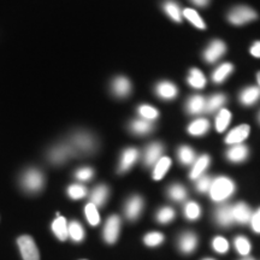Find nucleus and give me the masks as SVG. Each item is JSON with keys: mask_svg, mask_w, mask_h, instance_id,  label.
I'll use <instances>...</instances> for the list:
<instances>
[{"mask_svg": "<svg viewBox=\"0 0 260 260\" xmlns=\"http://www.w3.org/2000/svg\"><path fill=\"white\" fill-rule=\"evenodd\" d=\"M235 190V184L228 177H218L212 182L210 188V197L214 201H224Z\"/></svg>", "mask_w": 260, "mask_h": 260, "instance_id": "1", "label": "nucleus"}, {"mask_svg": "<svg viewBox=\"0 0 260 260\" xmlns=\"http://www.w3.org/2000/svg\"><path fill=\"white\" fill-rule=\"evenodd\" d=\"M69 144L74 152L79 153H90L95 149V140L88 133H76L73 135Z\"/></svg>", "mask_w": 260, "mask_h": 260, "instance_id": "2", "label": "nucleus"}, {"mask_svg": "<svg viewBox=\"0 0 260 260\" xmlns=\"http://www.w3.org/2000/svg\"><path fill=\"white\" fill-rule=\"evenodd\" d=\"M258 18V14L248 6H236L228 15V19L234 25H243Z\"/></svg>", "mask_w": 260, "mask_h": 260, "instance_id": "3", "label": "nucleus"}, {"mask_svg": "<svg viewBox=\"0 0 260 260\" xmlns=\"http://www.w3.org/2000/svg\"><path fill=\"white\" fill-rule=\"evenodd\" d=\"M44 184V175L39 170H35V169L25 171L23 176H22V186L29 193H38L42 189Z\"/></svg>", "mask_w": 260, "mask_h": 260, "instance_id": "4", "label": "nucleus"}, {"mask_svg": "<svg viewBox=\"0 0 260 260\" xmlns=\"http://www.w3.org/2000/svg\"><path fill=\"white\" fill-rule=\"evenodd\" d=\"M17 243L23 260H40L38 247L30 236H21Z\"/></svg>", "mask_w": 260, "mask_h": 260, "instance_id": "5", "label": "nucleus"}, {"mask_svg": "<svg viewBox=\"0 0 260 260\" xmlns=\"http://www.w3.org/2000/svg\"><path fill=\"white\" fill-rule=\"evenodd\" d=\"M119 229H121V219L118 216H111L106 220L104 228V239L107 243H115L118 239Z\"/></svg>", "mask_w": 260, "mask_h": 260, "instance_id": "6", "label": "nucleus"}, {"mask_svg": "<svg viewBox=\"0 0 260 260\" xmlns=\"http://www.w3.org/2000/svg\"><path fill=\"white\" fill-rule=\"evenodd\" d=\"M75 154L73 147L70 144H60L51 149L50 152V160L53 164H63L64 161L68 160V158Z\"/></svg>", "mask_w": 260, "mask_h": 260, "instance_id": "7", "label": "nucleus"}, {"mask_svg": "<svg viewBox=\"0 0 260 260\" xmlns=\"http://www.w3.org/2000/svg\"><path fill=\"white\" fill-rule=\"evenodd\" d=\"M225 44L220 40H214L210 44V46L204 52V59L207 63H214L225 53Z\"/></svg>", "mask_w": 260, "mask_h": 260, "instance_id": "8", "label": "nucleus"}, {"mask_svg": "<svg viewBox=\"0 0 260 260\" xmlns=\"http://www.w3.org/2000/svg\"><path fill=\"white\" fill-rule=\"evenodd\" d=\"M249 132H251V128L247 124L236 126V128H234L232 132L226 135L225 142L228 145H240L242 141H245V140L248 138Z\"/></svg>", "mask_w": 260, "mask_h": 260, "instance_id": "9", "label": "nucleus"}, {"mask_svg": "<svg viewBox=\"0 0 260 260\" xmlns=\"http://www.w3.org/2000/svg\"><path fill=\"white\" fill-rule=\"evenodd\" d=\"M144 209V200L139 195L132 197L125 205V214L130 220H135L139 218V216Z\"/></svg>", "mask_w": 260, "mask_h": 260, "instance_id": "10", "label": "nucleus"}, {"mask_svg": "<svg viewBox=\"0 0 260 260\" xmlns=\"http://www.w3.org/2000/svg\"><path fill=\"white\" fill-rule=\"evenodd\" d=\"M233 216L234 222L247 224L251 222L252 212L251 209L248 207V205H246L245 203H239L233 206Z\"/></svg>", "mask_w": 260, "mask_h": 260, "instance_id": "11", "label": "nucleus"}, {"mask_svg": "<svg viewBox=\"0 0 260 260\" xmlns=\"http://www.w3.org/2000/svg\"><path fill=\"white\" fill-rule=\"evenodd\" d=\"M139 158V151L136 148H126L122 153L121 161H119V172H126L135 164Z\"/></svg>", "mask_w": 260, "mask_h": 260, "instance_id": "12", "label": "nucleus"}, {"mask_svg": "<svg viewBox=\"0 0 260 260\" xmlns=\"http://www.w3.org/2000/svg\"><path fill=\"white\" fill-rule=\"evenodd\" d=\"M155 93H157V95L159 98H161V99L172 100L177 96L178 90L177 87L175 86L174 83L164 81V82L157 84V87H155Z\"/></svg>", "mask_w": 260, "mask_h": 260, "instance_id": "13", "label": "nucleus"}, {"mask_svg": "<svg viewBox=\"0 0 260 260\" xmlns=\"http://www.w3.org/2000/svg\"><path fill=\"white\" fill-rule=\"evenodd\" d=\"M112 90L116 96L125 98L132 92V84H130V81L126 77L118 76L113 81Z\"/></svg>", "mask_w": 260, "mask_h": 260, "instance_id": "14", "label": "nucleus"}, {"mask_svg": "<svg viewBox=\"0 0 260 260\" xmlns=\"http://www.w3.org/2000/svg\"><path fill=\"white\" fill-rule=\"evenodd\" d=\"M162 152V145L159 142H153L146 148L145 152V164L147 167H152V165L157 164V161L160 159Z\"/></svg>", "mask_w": 260, "mask_h": 260, "instance_id": "15", "label": "nucleus"}, {"mask_svg": "<svg viewBox=\"0 0 260 260\" xmlns=\"http://www.w3.org/2000/svg\"><path fill=\"white\" fill-rule=\"evenodd\" d=\"M178 245H180L181 251L183 253H186V254L194 252L195 248H197V245H198L197 235H195L194 233H190V232L184 233L183 235L180 237Z\"/></svg>", "mask_w": 260, "mask_h": 260, "instance_id": "16", "label": "nucleus"}, {"mask_svg": "<svg viewBox=\"0 0 260 260\" xmlns=\"http://www.w3.org/2000/svg\"><path fill=\"white\" fill-rule=\"evenodd\" d=\"M259 98H260V88L259 87H254V86L247 87V88L243 89L241 94H240V100H241V103L246 106L254 105V104L259 100Z\"/></svg>", "mask_w": 260, "mask_h": 260, "instance_id": "17", "label": "nucleus"}, {"mask_svg": "<svg viewBox=\"0 0 260 260\" xmlns=\"http://www.w3.org/2000/svg\"><path fill=\"white\" fill-rule=\"evenodd\" d=\"M248 157V148L243 145H235L226 152V158L233 162L245 161Z\"/></svg>", "mask_w": 260, "mask_h": 260, "instance_id": "18", "label": "nucleus"}, {"mask_svg": "<svg viewBox=\"0 0 260 260\" xmlns=\"http://www.w3.org/2000/svg\"><path fill=\"white\" fill-rule=\"evenodd\" d=\"M216 219L219 225L229 226L234 223V216H233V206L229 205H224V206L219 207L216 212Z\"/></svg>", "mask_w": 260, "mask_h": 260, "instance_id": "19", "label": "nucleus"}, {"mask_svg": "<svg viewBox=\"0 0 260 260\" xmlns=\"http://www.w3.org/2000/svg\"><path fill=\"white\" fill-rule=\"evenodd\" d=\"M68 225L69 224L67 223V219L64 217H58L57 219L53 220L52 223V232H53L54 235H56L60 241H65L69 236V230H68Z\"/></svg>", "mask_w": 260, "mask_h": 260, "instance_id": "20", "label": "nucleus"}, {"mask_svg": "<svg viewBox=\"0 0 260 260\" xmlns=\"http://www.w3.org/2000/svg\"><path fill=\"white\" fill-rule=\"evenodd\" d=\"M210 164V157L207 154L201 155V157L195 161L193 169L190 171V178L191 180H198V178L201 177V175L204 174V171L206 170L207 167Z\"/></svg>", "mask_w": 260, "mask_h": 260, "instance_id": "21", "label": "nucleus"}, {"mask_svg": "<svg viewBox=\"0 0 260 260\" xmlns=\"http://www.w3.org/2000/svg\"><path fill=\"white\" fill-rule=\"evenodd\" d=\"M107 197H109V188L104 184H100L94 188V190L92 191V195H90V201L92 204L95 205V206H103L104 204L106 203Z\"/></svg>", "mask_w": 260, "mask_h": 260, "instance_id": "22", "label": "nucleus"}, {"mask_svg": "<svg viewBox=\"0 0 260 260\" xmlns=\"http://www.w3.org/2000/svg\"><path fill=\"white\" fill-rule=\"evenodd\" d=\"M206 109V100L201 95L191 96L187 103V111L191 115H198V113L205 111Z\"/></svg>", "mask_w": 260, "mask_h": 260, "instance_id": "23", "label": "nucleus"}, {"mask_svg": "<svg viewBox=\"0 0 260 260\" xmlns=\"http://www.w3.org/2000/svg\"><path fill=\"white\" fill-rule=\"evenodd\" d=\"M210 129V123L207 119H197L193 123H190L188 126V133L193 136H201L205 135Z\"/></svg>", "mask_w": 260, "mask_h": 260, "instance_id": "24", "label": "nucleus"}, {"mask_svg": "<svg viewBox=\"0 0 260 260\" xmlns=\"http://www.w3.org/2000/svg\"><path fill=\"white\" fill-rule=\"evenodd\" d=\"M233 70H234L233 64H230V63L220 64L219 67L214 70V73L212 74V81L216 83L224 82V81L226 80V77L233 73Z\"/></svg>", "mask_w": 260, "mask_h": 260, "instance_id": "25", "label": "nucleus"}, {"mask_svg": "<svg viewBox=\"0 0 260 260\" xmlns=\"http://www.w3.org/2000/svg\"><path fill=\"white\" fill-rule=\"evenodd\" d=\"M130 129L136 135H145L152 132L153 129V123L151 121H146V119H138V121L132 122Z\"/></svg>", "mask_w": 260, "mask_h": 260, "instance_id": "26", "label": "nucleus"}, {"mask_svg": "<svg viewBox=\"0 0 260 260\" xmlns=\"http://www.w3.org/2000/svg\"><path fill=\"white\" fill-rule=\"evenodd\" d=\"M162 9L167 12V15L170 17L172 21L175 22H181L182 21V12L180 6L177 3H175L174 0H167L162 5Z\"/></svg>", "mask_w": 260, "mask_h": 260, "instance_id": "27", "label": "nucleus"}, {"mask_svg": "<svg viewBox=\"0 0 260 260\" xmlns=\"http://www.w3.org/2000/svg\"><path fill=\"white\" fill-rule=\"evenodd\" d=\"M171 165V159L168 157L160 158L155 164L154 170H153V178L155 181H160L162 177L167 175L169 169H170Z\"/></svg>", "mask_w": 260, "mask_h": 260, "instance_id": "28", "label": "nucleus"}, {"mask_svg": "<svg viewBox=\"0 0 260 260\" xmlns=\"http://www.w3.org/2000/svg\"><path fill=\"white\" fill-rule=\"evenodd\" d=\"M188 83L195 89H203L206 86L205 75L199 69H191L188 76Z\"/></svg>", "mask_w": 260, "mask_h": 260, "instance_id": "29", "label": "nucleus"}, {"mask_svg": "<svg viewBox=\"0 0 260 260\" xmlns=\"http://www.w3.org/2000/svg\"><path fill=\"white\" fill-rule=\"evenodd\" d=\"M226 98L224 94H214L210 98L209 100L206 102V109H205V111L206 112H213L216 111V110L220 109L224 105V103H225Z\"/></svg>", "mask_w": 260, "mask_h": 260, "instance_id": "30", "label": "nucleus"}, {"mask_svg": "<svg viewBox=\"0 0 260 260\" xmlns=\"http://www.w3.org/2000/svg\"><path fill=\"white\" fill-rule=\"evenodd\" d=\"M230 119H232V113H230L228 110L223 109L220 110L218 116L216 118V129L218 133H223L224 130L228 128L229 125Z\"/></svg>", "mask_w": 260, "mask_h": 260, "instance_id": "31", "label": "nucleus"}, {"mask_svg": "<svg viewBox=\"0 0 260 260\" xmlns=\"http://www.w3.org/2000/svg\"><path fill=\"white\" fill-rule=\"evenodd\" d=\"M183 16L186 17L188 21L190 22L191 24L195 25L197 28L199 29H205L206 25H205V22L203 21V18L200 17L199 14L193 9H184L183 10Z\"/></svg>", "mask_w": 260, "mask_h": 260, "instance_id": "32", "label": "nucleus"}, {"mask_svg": "<svg viewBox=\"0 0 260 260\" xmlns=\"http://www.w3.org/2000/svg\"><path fill=\"white\" fill-rule=\"evenodd\" d=\"M68 230H69V235L74 241L80 242L82 241L83 237H84V232H83V228L79 222L76 220H73L69 225H68Z\"/></svg>", "mask_w": 260, "mask_h": 260, "instance_id": "33", "label": "nucleus"}, {"mask_svg": "<svg viewBox=\"0 0 260 260\" xmlns=\"http://www.w3.org/2000/svg\"><path fill=\"white\" fill-rule=\"evenodd\" d=\"M84 213H86V217L87 219H88L90 225H98V224L100 223L99 212H98L96 206L94 204L89 203L87 205V206L84 207Z\"/></svg>", "mask_w": 260, "mask_h": 260, "instance_id": "34", "label": "nucleus"}, {"mask_svg": "<svg viewBox=\"0 0 260 260\" xmlns=\"http://www.w3.org/2000/svg\"><path fill=\"white\" fill-rule=\"evenodd\" d=\"M178 158H180V161L184 165H189L194 161L195 159V153L194 151L188 146H182V147L178 149Z\"/></svg>", "mask_w": 260, "mask_h": 260, "instance_id": "35", "label": "nucleus"}, {"mask_svg": "<svg viewBox=\"0 0 260 260\" xmlns=\"http://www.w3.org/2000/svg\"><path fill=\"white\" fill-rule=\"evenodd\" d=\"M139 113L146 121H154L158 118L159 112L157 109L149 105H141L139 107Z\"/></svg>", "mask_w": 260, "mask_h": 260, "instance_id": "36", "label": "nucleus"}, {"mask_svg": "<svg viewBox=\"0 0 260 260\" xmlns=\"http://www.w3.org/2000/svg\"><path fill=\"white\" fill-rule=\"evenodd\" d=\"M169 197L175 201H183L187 197L186 188L181 186V184H174V186H171L170 189H169Z\"/></svg>", "mask_w": 260, "mask_h": 260, "instance_id": "37", "label": "nucleus"}, {"mask_svg": "<svg viewBox=\"0 0 260 260\" xmlns=\"http://www.w3.org/2000/svg\"><path fill=\"white\" fill-rule=\"evenodd\" d=\"M68 195L73 200H79L82 199L87 195V188L81 186V184H71V186L68 188Z\"/></svg>", "mask_w": 260, "mask_h": 260, "instance_id": "38", "label": "nucleus"}, {"mask_svg": "<svg viewBox=\"0 0 260 260\" xmlns=\"http://www.w3.org/2000/svg\"><path fill=\"white\" fill-rule=\"evenodd\" d=\"M200 207L199 205L197 203H194V201H190V203H188L186 205V207H184V214H186V217L189 220H195L198 219L200 217Z\"/></svg>", "mask_w": 260, "mask_h": 260, "instance_id": "39", "label": "nucleus"}, {"mask_svg": "<svg viewBox=\"0 0 260 260\" xmlns=\"http://www.w3.org/2000/svg\"><path fill=\"white\" fill-rule=\"evenodd\" d=\"M175 218V211L171 207H162L158 211L157 220L161 224H167Z\"/></svg>", "mask_w": 260, "mask_h": 260, "instance_id": "40", "label": "nucleus"}, {"mask_svg": "<svg viewBox=\"0 0 260 260\" xmlns=\"http://www.w3.org/2000/svg\"><path fill=\"white\" fill-rule=\"evenodd\" d=\"M235 247L237 252L241 255H247L251 252V243L248 242V240L243 236H239L235 239Z\"/></svg>", "mask_w": 260, "mask_h": 260, "instance_id": "41", "label": "nucleus"}, {"mask_svg": "<svg viewBox=\"0 0 260 260\" xmlns=\"http://www.w3.org/2000/svg\"><path fill=\"white\" fill-rule=\"evenodd\" d=\"M162 241H164V235L157 232L148 233L147 235L144 237V242L149 247L159 246Z\"/></svg>", "mask_w": 260, "mask_h": 260, "instance_id": "42", "label": "nucleus"}, {"mask_svg": "<svg viewBox=\"0 0 260 260\" xmlns=\"http://www.w3.org/2000/svg\"><path fill=\"white\" fill-rule=\"evenodd\" d=\"M212 246L214 251L218 253H226L228 249H229V243H228V241L224 239V237H220V236H217L216 239L213 240Z\"/></svg>", "mask_w": 260, "mask_h": 260, "instance_id": "43", "label": "nucleus"}, {"mask_svg": "<svg viewBox=\"0 0 260 260\" xmlns=\"http://www.w3.org/2000/svg\"><path fill=\"white\" fill-rule=\"evenodd\" d=\"M212 186V180L209 176H203L198 178L197 182V188L200 193H206L210 191V188Z\"/></svg>", "mask_w": 260, "mask_h": 260, "instance_id": "44", "label": "nucleus"}, {"mask_svg": "<svg viewBox=\"0 0 260 260\" xmlns=\"http://www.w3.org/2000/svg\"><path fill=\"white\" fill-rule=\"evenodd\" d=\"M93 175H94V171L90 168H81L76 171V174H75V177H76L79 181L86 182V181L92 180Z\"/></svg>", "mask_w": 260, "mask_h": 260, "instance_id": "45", "label": "nucleus"}, {"mask_svg": "<svg viewBox=\"0 0 260 260\" xmlns=\"http://www.w3.org/2000/svg\"><path fill=\"white\" fill-rule=\"evenodd\" d=\"M251 224H252L253 230H254L255 233L260 234V209L256 211L254 214H252Z\"/></svg>", "mask_w": 260, "mask_h": 260, "instance_id": "46", "label": "nucleus"}, {"mask_svg": "<svg viewBox=\"0 0 260 260\" xmlns=\"http://www.w3.org/2000/svg\"><path fill=\"white\" fill-rule=\"evenodd\" d=\"M249 52H251V54L253 57L260 58V41L254 42V44H253V46L251 47V50H249Z\"/></svg>", "mask_w": 260, "mask_h": 260, "instance_id": "47", "label": "nucleus"}, {"mask_svg": "<svg viewBox=\"0 0 260 260\" xmlns=\"http://www.w3.org/2000/svg\"><path fill=\"white\" fill-rule=\"evenodd\" d=\"M190 2L193 3V4H195V5L201 6V8H205V6L209 5L210 0H190Z\"/></svg>", "mask_w": 260, "mask_h": 260, "instance_id": "48", "label": "nucleus"}, {"mask_svg": "<svg viewBox=\"0 0 260 260\" xmlns=\"http://www.w3.org/2000/svg\"><path fill=\"white\" fill-rule=\"evenodd\" d=\"M256 80H258V83L260 86V73H258V75H256Z\"/></svg>", "mask_w": 260, "mask_h": 260, "instance_id": "49", "label": "nucleus"}, {"mask_svg": "<svg viewBox=\"0 0 260 260\" xmlns=\"http://www.w3.org/2000/svg\"><path fill=\"white\" fill-rule=\"evenodd\" d=\"M243 260H254V259H252V258H246V259H243Z\"/></svg>", "mask_w": 260, "mask_h": 260, "instance_id": "50", "label": "nucleus"}, {"mask_svg": "<svg viewBox=\"0 0 260 260\" xmlns=\"http://www.w3.org/2000/svg\"><path fill=\"white\" fill-rule=\"evenodd\" d=\"M204 260H213V259H210V258H207V259H204Z\"/></svg>", "mask_w": 260, "mask_h": 260, "instance_id": "51", "label": "nucleus"}, {"mask_svg": "<svg viewBox=\"0 0 260 260\" xmlns=\"http://www.w3.org/2000/svg\"><path fill=\"white\" fill-rule=\"evenodd\" d=\"M259 121H260V115H259Z\"/></svg>", "mask_w": 260, "mask_h": 260, "instance_id": "52", "label": "nucleus"}, {"mask_svg": "<svg viewBox=\"0 0 260 260\" xmlns=\"http://www.w3.org/2000/svg\"><path fill=\"white\" fill-rule=\"evenodd\" d=\"M83 260H86V259H83Z\"/></svg>", "mask_w": 260, "mask_h": 260, "instance_id": "53", "label": "nucleus"}]
</instances>
